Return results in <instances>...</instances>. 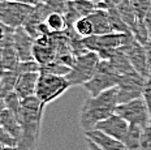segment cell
<instances>
[{
    "label": "cell",
    "instance_id": "1",
    "mask_svg": "<svg viewBox=\"0 0 151 150\" xmlns=\"http://www.w3.org/2000/svg\"><path fill=\"white\" fill-rule=\"evenodd\" d=\"M46 105L39 101L37 95L21 101L18 120L21 124V138L18 150H35L39 145L42 131L43 111Z\"/></svg>",
    "mask_w": 151,
    "mask_h": 150
},
{
    "label": "cell",
    "instance_id": "2",
    "mask_svg": "<svg viewBox=\"0 0 151 150\" xmlns=\"http://www.w3.org/2000/svg\"><path fill=\"white\" fill-rule=\"evenodd\" d=\"M117 89L113 87L96 97L87 98L82 105L80 114V127L83 132L95 129L100 121L106 120L116 112Z\"/></svg>",
    "mask_w": 151,
    "mask_h": 150
},
{
    "label": "cell",
    "instance_id": "3",
    "mask_svg": "<svg viewBox=\"0 0 151 150\" xmlns=\"http://www.w3.org/2000/svg\"><path fill=\"white\" fill-rule=\"evenodd\" d=\"M133 37V34L109 33L103 35H91L82 40L87 51L96 52L102 60H109L116 50L124 47Z\"/></svg>",
    "mask_w": 151,
    "mask_h": 150
},
{
    "label": "cell",
    "instance_id": "4",
    "mask_svg": "<svg viewBox=\"0 0 151 150\" xmlns=\"http://www.w3.org/2000/svg\"><path fill=\"white\" fill-rule=\"evenodd\" d=\"M120 77L121 73L116 71L108 60H100L94 76L89 82L85 84L83 87L89 92L90 97H96L117 86Z\"/></svg>",
    "mask_w": 151,
    "mask_h": 150
},
{
    "label": "cell",
    "instance_id": "5",
    "mask_svg": "<svg viewBox=\"0 0 151 150\" xmlns=\"http://www.w3.org/2000/svg\"><path fill=\"white\" fill-rule=\"evenodd\" d=\"M70 86V82L67 80L65 76H58V74L40 72L35 95L42 103L48 105V103L60 98Z\"/></svg>",
    "mask_w": 151,
    "mask_h": 150
},
{
    "label": "cell",
    "instance_id": "6",
    "mask_svg": "<svg viewBox=\"0 0 151 150\" xmlns=\"http://www.w3.org/2000/svg\"><path fill=\"white\" fill-rule=\"evenodd\" d=\"M100 60L102 59L99 58L96 52H85V54L77 56L73 67L70 68V72L65 77L72 86H83L94 76Z\"/></svg>",
    "mask_w": 151,
    "mask_h": 150
},
{
    "label": "cell",
    "instance_id": "7",
    "mask_svg": "<svg viewBox=\"0 0 151 150\" xmlns=\"http://www.w3.org/2000/svg\"><path fill=\"white\" fill-rule=\"evenodd\" d=\"M34 7L27 4L11 0H1L0 1V20L1 24L12 29L24 27L26 21L29 20Z\"/></svg>",
    "mask_w": 151,
    "mask_h": 150
},
{
    "label": "cell",
    "instance_id": "8",
    "mask_svg": "<svg viewBox=\"0 0 151 150\" xmlns=\"http://www.w3.org/2000/svg\"><path fill=\"white\" fill-rule=\"evenodd\" d=\"M145 84H146V77H143L136 71L121 74L120 81L116 86L119 105L142 98Z\"/></svg>",
    "mask_w": 151,
    "mask_h": 150
},
{
    "label": "cell",
    "instance_id": "9",
    "mask_svg": "<svg viewBox=\"0 0 151 150\" xmlns=\"http://www.w3.org/2000/svg\"><path fill=\"white\" fill-rule=\"evenodd\" d=\"M115 114H117L119 116L125 119L130 125L141 127L142 129L147 125V123H149L151 118L150 110L143 98H138L134 99V101L117 105Z\"/></svg>",
    "mask_w": 151,
    "mask_h": 150
},
{
    "label": "cell",
    "instance_id": "10",
    "mask_svg": "<svg viewBox=\"0 0 151 150\" xmlns=\"http://www.w3.org/2000/svg\"><path fill=\"white\" fill-rule=\"evenodd\" d=\"M124 50L127 52L130 64L133 67V69L138 72L139 74H142L143 77H150L149 72V63H147V52L145 45L134 38H130V40L124 46Z\"/></svg>",
    "mask_w": 151,
    "mask_h": 150
},
{
    "label": "cell",
    "instance_id": "11",
    "mask_svg": "<svg viewBox=\"0 0 151 150\" xmlns=\"http://www.w3.org/2000/svg\"><path fill=\"white\" fill-rule=\"evenodd\" d=\"M129 128H130V124H129L125 119L119 116L117 114H113L112 116H109L108 119L100 121L98 125L95 127V129L102 131V132H104L106 134H108V136L124 142L128 133H129Z\"/></svg>",
    "mask_w": 151,
    "mask_h": 150
},
{
    "label": "cell",
    "instance_id": "12",
    "mask_svg": "<svg viewBox=\"0 0 151 150\" xmlns=\"http://www.w3.org/2000/svg\"><path fill=\"white\" fill-rule=\"evenodd\" d=\"M13 43L16 51L18 54V58H20V61L34 60L33 51L34 46H35V39L25 30V27H18L14 30Z\"/></svg>",
    "mask_w": 151,
    "mask_h": 150
},
{
    "label": "cell",
    "instance_id": "13",
    "mask_svg": "<svg viewBox=\"0 0 151 150\" xmlns=\"http://www.w3.org/2000/svg\"><path fill=\"white\" fill-rule=\"evenodd\" d=\"M39 76L40 72H29V73H22L18 76L14 92L21 98V101L25 98L35 95Z\"/></svg>",
    "mask_w": 151,
    "mask_h": 150
},
{
    "label": "cell",
    "instance_id": "14",
    "mask_svg": "<svg viewBox=\"0 0 151 150\" xmlns=\"http://www.w3.org/2000/svg\"><path fill=\"white\" fill-rule=\"evenodd\" d=\"M83 134L87 140L93 141L102 150H128L124 142L108 136L104 132H102V131L93 129V131H89V132H83Z\"/></svg>",
    "mask_w": 151,
    "mask_h": 150
},
{
    "label": "cell",
    "instance_id": "15",
    "mask_svg": "<svg viewBox=\"0 0 151 150\" xmlns=\"http://www.w3.org/2000/svg\"><path fill=\"white\" fill-rule=\"evenodd\" d=\"M0 127L4 131H7L9 134L14 137L18 142L21 138V124L18 118L16 116L12 111H9L8 108H1L0 112Z\"/></svg>",
    "mask_w": 151,
    "mask_h": 150
},
{
    "label": "cell",
    "instance_id": "16",
    "mask_svg": "<svg viewBox=\"0 0 151 150\" xmlns=\"http://www.w3.org/2000/svg\"><path fill=\"white\" fill-rule=\"evenodd\" d=\"M89 17L94 25V32H95L94 35H103V34L113 33L111 21H109V16H108V11L98 8Z\"/></svg>",
    "mask_w": 151,
    "mask_h": 150
},
{
    "label": "cell",
    "instance_id": "17",
    "mask_svg": "<svg viewBox=\"0 0 151 150\" xmlns=\"http://www.w3.org/2000/svg\"><path fill=\"white\" fill-rule=\"evenodd\" d=\"M46 25L51 34H60L69 27L65 14L58 13V12H52L48 14V17L46 18Z\"/></svg>",
    "mask_w": 151,
    "mask_h": 150
},
{
    "label": "cell",
    "instance_id": "18",
    "mask_svg": "<svg viewBox=\"0 0 151 150\" xmlns=\"http://www.w3.org/2000/svg\"><path fill=\"white\" fill-rule=\"evenodd\" d=\"M108 16L109 21H111L112 32L113 33H122V34H133L130 30V27L127 25L124 20H122L120 12L117 11V8H109L108 9Z\"/></svg>",
    "mask_w": 151,
    "mask_h": 150
},
{
    "label": "cell",
    "instance_id": "19",
    "mask_svg": "<svg viewBox=\"0 0 151 150\" xmlns=\"http://www.w3.org/2000/svg\"><path fill=\"white\" fill-rule=\"evenodd\" d=\"M18 76L20 74L16 71H3L1 74V98H4L5 95H8L9 93L14 92L16 84H17Z\"/></svg>",
    "mask_w": 151,
    "mask_h": 150
},
{
    "label": "cell",
    "instance_id": "20",
    "mask_svg": "<svg viewBox=\"0 0 151 150\" xmlns=\"http://www.w3.org/2000/svg\"><path fill=\"white\" fill-rule=\"evenodd\" d=\"M73 30L81 39L89 38V37L95 34V32H94V25H93V22H91L89 16L81 17L80 20L76 21V24L73 25Z\"/></svg>",
    "mask_w": 151,
    "mask_h": 150
},
{
    "label": "cell",
    "instance_id": "21",
    "mask_svg": "<svg viewBox=\"0 0 151 150\" xmlns=\"http://www.w3.org/2000/svg\"><path fill=\"white\" fill-rule=\"evenodd\" d=\"M142 128L137 125H130L129 133L125 138V146L128 150H141V141H142Z\"/></svg>",
    "mask_w": 151,
    "mask_h": 150
},
{
    "label": "cell",
    "instance_id": "22",
    "mask_svg": "<svg viewBox=\"0 0 151 150\" xmlns=\"http://www.w3.org/2000/svg\"><path fill=\"white\" fill-rule=\"evenodd\" d=\"M1 101H3L1 108H8L9 111H12L18 118V112H20V107H21V98L16 94V92L9 93L8 95L1 98Z\"/></svg>",
    "mask_w": 151,
    "mask_h": 150
},
{
    "label": "cell",
    "instance_id": "23",
    "mask_svg": "<svg viewBox=\"0 0 151 150\" xmlns=\"http://www.w3.org/2000/svg\"><path fill=\"white\" fill-rule=\"evenodd\" d=\"M130 1H132L134 11H136L138 21H145V18H146L147 13L150 11V7H151L150 0H130Z\"/></svg>",
    "mask_w": 151,
    "mask_h": 150
},
{
    "label": "cell",
    "instance_id": "24",
    "mask_svg": "<svg viewBox=\"0 0 151 150\" xmlns=\"http://www.w3.org/2000/svg\"><path fill=\"white\" fill-rule=\"evenodd\" d=\"M141 150H151V118L147 125L142 131V141H141Z\"/></svg>",
    "mask_w": 151,
    "mask_h": 150
},
{
    "label": "cell",
    "instance_id": "25",
    "mask_svg": "<svg viewBox=\"0 0 151 150\" xmlns=\"http://www.w3.org/2000/svg\"><path fill=\"white\" fill-rule=\"evenodd\" d=\"M0 144L3 146H11V148H18V141L7 131L0 128Z\"/></svg>",
    "mask_w": 151,
    "mask_h": 150
},
{
    "label": "cell",
    "instance_id": "26",
    "mask_svg": "<svg viewBox=\"0 0 151 150\" xmlns=\"http://www.w3.org/2000/svg\"><path fill=\"white\" fill-rule=\"evenodd\" d=\"M142 98L145 99V102H146L147 107H149V110H150V114H151V76L146 79V84H145Z\"/></svg>",
    "mask_w": 151,
    "mask_h": 150
},
{
    "label": "cell",
    "instance_id": "27",
    "mask_svg": "<svg viewBox=\"0 0 151 150\" xmlns=\"http://www.w3.org/2000/svg\"><path fill=\"white\" fill-rule=\"evenodd\" d=\"M11 1H17V3H22V4L31 5V7H35V5L45 3V0H11Z\"/></svg>",
    "mask_w": 151,
    "mask_h": 150
},
{
    "label": "cell",
    "instance_id": "28",
    "mask_svg": "<svg viewBox=\"0 0 151 150\" xmlns=\"http://www.w3.org/2000/svg\"><path fill=\"white\" fill-rule=\"evenodd\" d=\"M145 47H146V52H147V63H149V72L151 76V39L145 45Z\"/></svg>",
    "mask_w": 151,
    "mask_h": 150
},
{
    "label": "cell",
    "instance_id": "29",
    "mask_svg": "<svg viewBox=\"0 0 151 150\" xmlns=\"http://www.w3.org/2000/svg\"><path fill=\"white\" fill-rule=\"evenodd\" d=\"M87 140V138H86ZM87 146H89V148H91V149H94V150H102L99 148V146H96L95 144H94L93 141H90V140H87Z\"/></svg>",
    "mask_w": 151,
    "mask_h": 150
},
{
    "label": "cell",
    "instance_id": "30",
    "mask_svg": "<svg viewBox=\"0 0 151 150\" xmlns=\"http://www.w3.org/2000/svg\"><path fill=\"white\" fill-rule=\"evenodd\" d=\"M0 150H18V148H11V146H3L1 145V149Z\"/></svg>",
    "mask_w": 151,
    "mask_h": 150
},
{
    "label": "cell",
    "instance_id": "31",
    "mask_svg": "<svg viewBox=\"0 0 151 150\" xmlns=\"http://www.w3.org/2000/svg\"><path fill=\"white\" fill-rule=\"evenodd\" d=\"M67 1L69 3V1H76V0H67Z\"/></svg>",
    "mask_w": 151,
    "mask_h": 150
},
{
    "label": "cell",
    "instance_id": "32",
    "mask_svg": "<svg viewBox=\"0 0 151 150\" xmlns=\"http://www.w3.org/2000/svg\"><path fill=\"white\" fill-rule=\"evenodd\" d=\"M89 150H94V149H91V148H89Z\"/></svg>",
    "mask_w": 151,
    "mask_h": 150
},
{
    "label": "cell",
    "instance_id": "33",
    "mask_svg": "<svg viewBox=\"0 0 151 150\" xmlns=\"http://www.w3.org/2000/svg\"><path fill=\"white\" fill-rule=\"evenodd\" d=\"M45 1H47V0H45Z\"/></svg>",
    "mask_w": 151,
    "mask_h": 150
},
{
    "label": "cell",
    "instance_id": "34",
    "mask_svg": "<svg viewBox=\"0 0 151 150\" xmlns=\"http://www.w3.org/2000/svg\"><path fill=\"white\" fill-rule=\"evenodd\" d=\"M150 3H151V0H150Z\"/></svg>",
    "mask_w": 151,
    "mask_h": 150
}]
</instances>
